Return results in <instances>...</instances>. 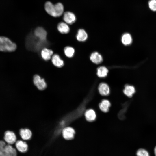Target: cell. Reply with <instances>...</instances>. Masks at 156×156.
<instances>
[{
  "mask_svg": "<svg viewBox=\"0 0 156 156\" xmlns=\"http://www.w3.org/2000/svg\"><path fill=\"white\" fill-rule=\"evenodd\" d=\"M49 44L47 41H42L32 34H29L26 40V45L27 49L31 51H39L47 46Z\"/></svg>",
  "mask_w": 156,
  "mask_h": 156,
  "instance_id": "obj_1",
  "label": "cell"
},
{
  "mask_svg": "<svg viewBox=\"0 0 156 156\" xmlns=\"http://www.w3.org/2000/svg\"><path fill=\"white\" fill-rule=\"evenodd\" d=\"M45 9L48 14L54 17L60 16L63 14L64 10L63 5L61 3H58L54 5L49 1L45 3Z\"/></svg>",
  "mask_w": 156,
  "mask_h": 156,
  "instance_id": "obj_2",
  "label": "cell"
},
{
  "mask_svg": "<svg viewBox=\"0 0 156 156\" xmlns=\"http://www.w3.org/2000/svg\"><path fill=\"white\" fill-rule=\"evenodd\" d=\"M16 44L8 38L0 36V51L12 52L16 49Z\"/></svg>",
  "mask_w": 156,
  "mask_h": 156,
  "instance_id": "obj_3",
  "label": "cell"
},
{
  "mask_svg": "<svg viewBox=\"0 0 156 156\" xmlns=\"http://www.w3.org/2000/svg\"><path fill=\"white\" fill-rule=\"evenodd\" d=\"M16 150L10 144H6L3 141H0V156H16Z\"/></svg>",
  "mask_w": 156,
  "mask_h": 156,
  "instance_id": "obj_4",
  "label": "cell"
},
{
  "mask_svg": "<svg viewBox=\"0 0 156 156\" xmlns=\"http://www.w3.org/2000/svg\"><path fill=\"white\" fill-rule=\"evenodd\" d=\"M33 81L34 84L40 90H44L47 87V84L44 79L42 78L38 75L34 76Z\"/></svg>",
  "mask_w": 156,
  "mask_h": 156,
  "instance_id": "obj_5",
  "label": "cell"
},
{
  "mask_svg": "<svg viewBox=\"0 0 156 156\" xmlns=\"http://www.w3.org/2000/svg\"><path fill=\"white\" fill-rule=\"evenodd\" d=\"M75 132L72 128L67 127L63 129L62 134L64 138L66 140H70L73 139L74 136Z\"/></svg>",
  "mask_w": 156,
  "mask_h": 156,
  "instance_id": "obj_6",
  "label": "cell"
},
{
  "mask_svg": "<svg viewBox=\"0 0 156 156\" xmlns=\"http://www.w3.org/2000/svg\"><path fill=\"white\" fill-rule=\"evenodd\" d=\"M34 35L41 40L46 41L47 40V32L42 27H38L35 30Z\"/></svg>",
  "mask_w": 156,
  "mask_h": 156,
  "instance_id": "obj_7",
  "label": "cell"
},
{
  "mask_svg": "<svg viewBox=\"0 0 156 156\" xmlns=\"http://www.w3.org/2000/svg\"><path fill=\"white\" fill-rule=\"evenodd\" d=\"M4 138L5 141L8 144L10 145L15 143L16 139L14 133L9 131H7L5 132Z\"/></svg>",
  "mask_w": 156,
  "mask_h": 156,
  "instance_id": "obj_8",
  "label": "cell"
},
{
  "mask_svg": "<svg viewBox=\"0 0 156 156\" xmlns=\"http://www.w3.org/2000/svg\"><path fill=\"white\" fill-rule=\"evenodd\" d=\"M63 20L67 24H71L74 23L76 20L75 15L70 12H66L64 14Z\"/></svg>",
  "mask_w": 156,
  "mask_h": 156,
  "instance_id": "obj_9",
  "label": "cell"
},
{
  "mask_svg": "<svg viewBox=\"0 0 156 156\" xmlns=\"http://www.w3.org/2000/svg\"><path fill=\"white\" fill-rule=\"evenodd\" d=\"M51 61L53 64L56 67L60 68L64 65V61L57 54H54L52 56Z\"/></svg>",
  "mask_w": 156,
  "mask_h": 156,
  "instance_id": "obj_10",
  "label": "cell"
},
{
  "mask_svg": "<svg viewBox=\"0 0 156 156\" xmlns=\"http://www.w3.org/2000/svg\"><path fill=\"white\" fill-rule=\"evenodd\" d=\"M15 145L17 149L21 153H25L27 151L28 145L24 141L18 140L16 142Z\"/></svg>",
  "mask_w": 156,
  "mask_h": 156,
  "instance_id": "obj_11",
  "label": "cell"
},
{
  "mask_svg": "<svg viewBox=\"0 0 156 156\" xmlns=\"http://www.w3.org/2000/svg\"><path fill=\"white\" fill-rule=\"evenodd\" d=\"M99 91L100 94L103 96H106L109 93V88L108 86L105 83H101L98 87Z\"/></svg>",
  "mask_w": 156,
  "mask_h": 156,
  "instance_id": "obj_12",
  "label": "cell"
},
{
  "mask_svg": "<svg viewBox=\"0 0 156 156\" xmlns=\"http://www.w3.org/2000/svg\"><path fill=\"white\" fill-rule=\"evenodd\" d=\"M53 54V52L52 50L46 48H43L41 52L42 57L46 61L50 60Z\"/></svg>",
  "mask_w": 156,
  "mask_h": 156,
  "instance_id": "obj_13",
  "label": "cell"
},
{
  "mask_svg": "<svg viewBox=\"0 0 156 156\" xmlns=\"http://www.w3.org/2000/svg\"><path fill=\"white\" fill-rule=\"evenodd\" d=\"M123 92L127 97H131L135 93V89L133 86L127 85L125 86Z\"/></svg>",
  "mask_w": 156,
  "mask_h": 156,
  "instance_id": "obj_14",
  "label": "cell"
},
{
  "mask_svg": "<svg viewBox=\"0 0 156 156\" xmlns=\"http://www.w3.org/2000/svg\"><path fill=\"white\" fill-rule=\"evenodd\" d=\"M57 29L62 34H67L70 31L69 27L67 23L63 22H61L58 23Z\"/></svg>",
  "mask_w": 156,
  "mask_h": 156,
  "instance_id": "obj_15",
  "label": "cell"
},
{
  "mask_svg": "<svg viewBox=\"0 0 156 156\" xmlns=\"http://www.w3.org/2000/svg\"><path fill=\"white\" fill-rule=\"evenodd\" d=\"M90 59L92 62L96 64H99L103 61L101 55L96 52H93L91 54Z\"/></svg>",
  "mask_w": 156,
  "mask_h": 156,
  "instance_id": "obj_16",
  "label": "cell"
},
{
  "mask_svg": "<svg viewBox=\"0 0 156 156\" xmlns=\"http://www.w3.org/2000/svg\"><path fill=\"white\" fill-rule=\"evenodd\" d=\"M20 135L22 139L26 140H29L31 138L32 133L29 129H22L20 131Z\"/></svg>",
  "mask_w": 156,
  "mask_h": 156,
  "instance_id": "obj_17",
  "label": "cell"
},
{
  "mask_svg": "<svg viewBox=\"0 0 156 156\" xmlns=\"http://www.w3.org/2000/svg\"><path fill=\"white\" fill-rule=\"evenodd\" d=\"M88 35L86 31L83 29H79L76 35L77 40L81 42H83L86 40Z\"/></svg>",
  "mask_w": 156,
  "mask_h": 156,
  "instance_id": "obj_18",
  "label": "cell"
},
{
  "mask_svg": "<svg viewBox=\"0 0 156 156\" xmlns=\"http://www.w3.org/2000/svg\"><path fill=\"white\" fill-rule=\"evenodd\" d=\"M85 115L86 120L90 122L94 120L96 116L95 111L92 109L87 110L85 113Z\"/></svg>",
  "mask_w": 156,
  "mask_h": 156,
  "instance_id": "obj_19",
  "label": "cell"
},
{
  "mask_svg": "<svg viewBox=\"0 0 156 156\" xmlns=\"http://www.w3.org/2000/svg\"><path fill=\"white\" fill-rule=\"evenodd\" d=\"M110 106V103L109 101L106 99L102 101L99 104L100 109L103 112H107Z\"/></svg>",
  "mask_w": 156,
  "mask_h": 156,
  "instance_id": "obj_20",
  "label": "cell"
},
{
  "mask_svg": "<svg viewBox=\"0 0 156 156\" xmlns=\"http://www.w3.org/2000/svg\"><path fill=\"white\" fill-rule=\"evenodd\" d=\"M121 41L124 45L130 44L132 42V38L131 35L128 33L124 34L122 37Z\"/></svg>",
  "mask_w": 156,
  "mask_h": 156,
  "instance_id": "obj_21",
  "label": "cell"
},
{
  "mask_svg": "<svg viewBox=\"0 0 156 156\" xmlns=\"http://www.w3.org/2000/svg\"><path fill=\"white\" fill-rule=\"evenodd\" d=\"M108 70L105 66H101L99 67L97 69V74L100 77H104L107 75Z\"/></svg>",
  "mask_w": 156,
  "mask_h": 156,
  "instance_id": "obj_22",
  "label": "cell"
},
{
  "mask_svg": "<svg viewBox=\"0 0 156 156\" xmlns=\"http://www.w3.org/2000/svg\"><path fill=\"white\" fill-rule=\"evenodd\" d=\"M64 52L65 55L68 57H72L75 53L74 49L70 46L65 47L64 49Z\"/></svg>",
  "mask_w": 156,
  "mask_h": 156,
  "instance_id": "obj_23",
  "label": "cell"
},
{
  "mask_svg": "<svg viewBox=\"0 0 156 156\" xmlns=\"http://www.w3.org/2000/svg\"><path fill=\"white\" fill-rule=\"evenodd\" d=\"M137 156H150L148 152L146 150L142 148L138 149L136 152Z\"/></svg>",
  "mask_w": 156,
  "mask_h": 156,
  "instance_id": "obj_24",
  "label": "cell"
},
{
  "mask_svg": "<svg viewBox=\"0 0 156 156\" xmlns=\"http://www.w3.org/2000/svg\"><path fill=\"white\" fill-rule=\"evenodd\" d=\"M148 5L151 10L156 12V0H150L148 2Z\"/></svg>",
  "mask_w": 156,
  "mask_h": 156,
  "instance_id": "obj_25",
  "label": "cell"
},
{
  "mask_svg": "<svg viewBox=\"0 0 156 156\" xmlns=\"http://www.w3.org/2000/svg\"><path fill=\"white\" fill-rule=\"evenodd\" d=\"M154 152L155 156H156V146L154 148Z\"/></svg>",
  "mask_w": 156,
  "mask_h": 156,
  "instance_id": "obj_26",
  "label": "cell"
}]
</instances>
